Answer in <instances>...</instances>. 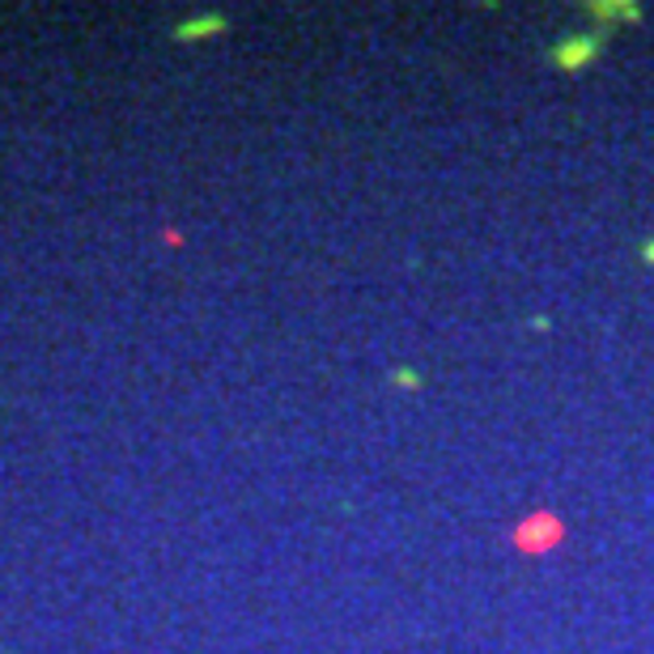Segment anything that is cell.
<instances>
[{"label": "cell", "mask_w": 654, "mask_h": 654, "mask_svg": "<svg viewBox=\"0 0 654 654\" xmlns=\"http://www.w3.org/2000/svg\"><path fill=\"white\" fill-rule=\"evenodd\" d=\"M642 260H646V264H654V238L646 242V247H642Z\"/></svg>", "instance_id": "cell-3"}, {"label": "cell", "mask_w": 654, "mask_h": 654, "mask_svg": "<svg viewBox=\"0 0 654 654\" xmlns=\"http://www.w3.org/2000/svg\"><path fill=\"white\" fill-rule=\"evenodd\" d=\"M595 47H599V43L586 39V35H578V39H566V43H557V47L548 51V64H552V69H561V73L586 69V64L595 60Z\"/></svg>", "instance_id": "cell-2"}, {"label": "cell", "mask_w": 654, "mask_h": 654, "mask_svg": "<svg viewBox=\"0 0 654 654\" xmlns=\"http://www.w3.org/2000/svg\"><path fill=\"white\" fill-rule=\"evenodd\" d=\"M561 536H566V527H561V519L557 514H548V510H539V514H527L519 527H514V548H523V552H532V557H539V552H548L552 544H561Z\"/></svg>", "instance_id": "cell-1"}]
</instances>
